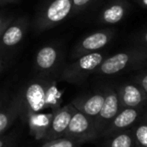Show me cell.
I'll return each instance as SVG.
<instances>
[{
    "instance_id": "10",
    "label": "cell",
    "mask_w": 147,
    "mask_h": 147,
    "mask_svg": "<svg viewBox=\"0 0 147 147\" xmlns=\"http://www.w3.org/2000/svg\"><path fill=\"white\" fill-rule=\"evenodd\" d=\"M60 53L54 46H44L38 50L35 56V70L38 76L50 77L59 67Z\"/></svg>"
},
{
    "instance_id": "16",
    "label": "cell",
    "mask_w": 147,
    "mask_h": 147,
    "mask_svg": "<svg viewBox=\"0 0 147 147\" xmlns=\"http://www.w3.org/2000/svg\"><path fill=\"white\" fill-rule=\"evenodd\" d=\"M53 116L52 112H40L30 116L27 119V124L29 127L30 134L34 136L36 140H43L45 134L50 125Z\"/></svg>"
},
{
    "instance_id": "14",
    "label": "cell",
    "mask_w": 147,
    "mask_h": 147,
    "mask_svg": "<svg viewBox=\"0 0 147 147\" xmlns=\"http://www.w3.org/2000/svg\"><path fill=\"white\" fill-rule=\"evenodd\" d=\"M129 4L127 0H112L108 3L99 15V20L104 24H116L127 14Z\"/></svg>"
},
{
    "instance_id": "18",
    "label": "cell",
    "mask_w": 147,
    "mask_h": 147,
    "mask_svg": "<svg viewBox=\"0 0 147 147\" xmlns=\"http://www.w3.org/2000/svg\"><path fill=\"white\" fill-rule=\"evenodd\" d=\"M131 129L136 147H147V110L142 112Z\"/></svg>"
},
{
    "instance_id": "19",
    "label": "cell",
    "mask_w": 147,
    "mask_h": 147,
    "mask_svg": "<svg viewBox=\"0 0 147 147\" xmlns=\"http://www.w3.org/2000/svg\"><path fill=\"white\" fill-rule=\"evenodd\" d=\"M79 143L73 141V140L69 139L66 137H59L55 138V139H51L48 141H45L41 147H80Z\"/></svg>"
},
{
    "instance_id": "22",
    "label": "cell",
    "mask_w": 147,
    "mask_h": 147,
    "mask_svg": "<svg viewBox=\"0 0 147 147\" xmlns=\"http://www.w3.org/2000/svg\"><path fill=\"white\" fill-rule=\"evenodd\" d=\"M12 20H13V17H11V16L0 14V36L3 33V31L5 30V28L11 23Z\"/></svg>"
},
{
    "instance_id": "26",
    "label": "cell",
    "mask_w": 147,
    "mask_h": 147,
    "mask_svg": "<svg viewBox=\"0 0 147 147\" xmlns=\"http://www.w3.org/2000/svg\"><path fill=\"white\" fill-rule=\"evenodd\" d=\"M4 147H14V140L12 139L11 141H9V142H8V143L6 144V145L4 146Z\"/></svg>"
},
{
    "instance_id": "9",
    "label": "cell",
    "mask_w": 147,
    "mask_h": 147,
    "mask_svg": "<svg viewBox=\"0 0 147 147\" xmlns=\"http://www.w3.org/2000/svg\"><path fill=\"white\" fill-rule=\"evenodd\" d=\"M75 107L72 105L71 102L69 104L54 109L50 125H49V128L43 140L48 141V140L55 139V138L63 137L70 122V119H71L73 113L75 112Z\"/></svg>"
},
{
    "instance_id": "7",
    "label": "cell",
    "mask_w": 147,
    "mask_h": 147,
    "mask_svg": "<svg viewBox=\"0 0 147 147\" xmlns=\"http://www.w3.org/2000/svg\"><path fill=\"white\" fill-rule=\"evenodd\" d=\"M113 35H114V31L112 29L99 30L87 35L75 45L72 50V58L76 59L82 55L96 52L104 48L111 41Z\"/></svg>"
},
{
    "instance_id": "27",
    "label": "cell",
    "mask_w": 147,
    "mask_h": 147,
    "mask_svg": "<svg viewBox=\"0 0 147 147\" xmlns=\"http://www.w3.org/2000/svg\"><path fill=\"white\" fill-rule=\"evenodd\" d=\"M12 1H15V0H0V5L5 4V3H9V2H12Z\"/></svg>"
},
{
    "instance_id": "17",
    "label": "cell",
    "mask_w": 147,
    "mask_h": 147,
    "mask_svg": "<svg viewBox=\"0 0 147 147\" xmlns=\"http://www.w3.org/2000/svg\"><path fill=\"white\" fill-rule=\"evenodd\" d=\"M102 147H136L132 129H126L105 136Z\"/></svg>"
},
{
    "instance_id": "2",
    "label": "cell",
    "mask_w": 147,
    "mask_h": 147,
    "mask_svg": "<svg viewBox=\"0 0 147 147\" xmlns=\"http://www.w3.org/2000/svg\"><path fill=\"white\" fill-rule=\"evenodd\" d=\"M147 63V47L137 46L104 58L94 74L110 76L140 69Z\"/></svg>"
},
{
    "instance_id": "8",
    "label": "cell",
    "mask_w": 147,
    "mask_h": 147,
    "mask_svg": "<svg viewBox=\"0 0 147 147\" xmlns=\"http://www.w3.org/2000/svg\"><path fill=\"white\" fill-rule=\"evenodd\" d=\"M121 108L145 107L147 96L143 89L134 80L124 82L116 89Z\"/></svg>"
},
{
    "instance_id": "29",
    "label": "cell",
    "mask_w": 147,
    "mask_h": 147,
    "mask_svg": "<svg viewBox=\"0 0 147 147\" xmlns=\"http://www.w3.org/2000/svg\"><path fill=\"white\" fill-rule=\"evenodd\" d=\"M80 147H81V146H80Z\"/></svg>"
},
{
    "instance_id": "24",
    "label": "cell",
    "mask_w": 147,
    "mask_h": 147,
    "mask_svg": "<svg viewBox=\"0 0 147 147\" xmlns=\"http://www.w3.org/2000/svg\"><path fill=\"white\" fill-rule=\"evenodd\" d=\"M12 139H13V138H12L11 135L4 133L3 135L0 136V147H4V146L6 145V144L8 143V142L11 141Z\"/></svg>"
},
{
    "instance_id": "20",
    "label": "cell",
    "mask_w": 147,
    "mask_h": 147,
    "mask_svg": "<svg viewBox=\"0 0 147 147\" xmlns=\"http://www.w3.org/2000/svg\"><path fill=\"white\" fill-rule=\"evenodd\" d=\"M97 0H72V11L71 14H76L81 12L95 3Z\"/></svg>"
},
{
    "instance_id": "11",
    "label": "cell",
    "mask_w": 147,
    "mask_h": 147,
    "mask_svg": "<svg viewBox=\"0 0 147 147\" xmlns=\"http://www.w3.org/2000/svg\"><path fill=\"white\" fill-rule=\"evenodd\" d=\"M103 100H104V89L102 88L94 92L80 95L74 98L71 103L76 110L80 111L85 116L90 118L93 122H95V119L99 114V111L103 104Z\"/></svg>"
},
{
    "instance_id": "21",
    "label": "cell",
    "mask_w": 147,
    "mask_h": 147,
    "mask_svg": "<svg viewBox=\"0 0 147 147\" xmlns=\"http://www.w3.org/2000/svg\"><path fill=\"white\" fill-rule=\"evenodd\" d=\"M133 80L140 85L147 96V68L142 69L133 77Z\"/></svg>"
},
{
    "instance_id": "5",
    "label": "cell",
    "mask_w": 147,
    "mask_h": 147,
    "mask_svg": "<svg viewBox=\"0 0 147 147\" xmlns=\"http://www.w3.org/2000/svg\"><path fill=\"white\" fill-rule=\"evenodd\" d=\"M71 11L72 0H52L37 17V30L44 31L54 27L70 15Z\"/></svg>"
},
{
    "instance_id": "4",
    "label": "cell",
    "mask_w": 147,
    "mask_h": 147,
    "mask_svg": "<svg viewBox=\"0 0 147 147\" xmlns=\"http://www.w3.org/2000/svg\"><path fill=\"white\" fill-rule=\"evenodd\" d=\"M63 137L69 138L80 145L99 139L94 122L80 111L75 110Z\"/></svg>"
},
{
    "instance_id": "1",
    "label": "cell",
    "mask_w": 147,
    "mask_h": 147,
    "mask_svg": "<svg viewBox=\"0 0 147 147\" xmlns=\"http://www.w3.org/2000/svg\"><path fill=\"white\" fill-rule=\"evenodd\" d=\"M19 100V117L27 121L30 116L45 109L58 108L60 94L55 81L50 77L38 76L31 79L17 93Z\"/></svg>"
},
{
    "instance_id": "13",
    "label": "cell",
    "mask_w": 147,
    "mask_h": 147,
    "mask_svg": "<svg viewBox=\"0 0 147 147\" xmlns=\"http://www.w3.org/2000/svg\"><path fill=\"white\" fill-rule=\"evenodd\" d=\"M28 22L26 18L12 20L0 36V50L15 47L21 42L26 33Z\"/></svg>"
},
{
    "instance_id": "25",
    "label": "cell",
    "mask_w": 147,
    "mask_h": 147,
    "mask_svg": "<svg viewBox=\"0 0 147 147\" xmlns=\"http://www.w3.org/2000/svg\"><path fill=\"white\" fill-rule=\"evenodd\" d=\"M137 2L144 8H147V0H137Z\"/></svg>"
},
{
    "instance_id": "28",
    "label": "cell",
    "mask_w": 147,
    "mask_h": 147,
    "mask_svg": "<svg viewBox=\"0 0 147 147\" xmlns=\"http://www.w3.org/2000/svg\"><path fill=\"white\" fill-rule=\"evenodd\" d=\"M3 68H4V61L0 58V72L2 71V69H3Z\"/></svg>"
},
{
    "instance_id": "23",
    "label": "cell",
    "mask_w": 147,
    "mask_h": 147,
    "mask_svg": "<svg viewBox=\"0 0 147 147\" xmlns=\"http://www.w3.org/2000/svg\"><path fill=\"white\" fill-rule=\"evenodd\" d=\"M135 43L137 44V46H143L147 47V30L145 32L139 34L135 38Z\"/></svg>"
},
{
    "instance_id": "12",
    "label": "cell",
    "mask_w": 147,
    "mask_h": 147,
    "mask_svg": "<svg viewBox=\"0 0 147 147\" xmlns=\"http://www.w3.org/2000/svg\"><path fill=\"white\" fill-rule=\"evenodd\" d=\"M144 111V107H137V108H121L116 116L111 120L110 123L107 125L103 131L101 138L108 136L110 134L117 133L126 129H130L138 120L140 115Z\"/></svg>"
},
{
    "instance_id": "3",
    "label": "cell",
    "mask_w": 147,
    "mask_h": 147,
    "mask_svg": "<svg viewBox=\"0 0 147 147\" xmlns=\"http://www.w3.org/2000/svg\"><path fill=\"white\" fill-rule=\"evenodd\" d=\"M104 58V54L99 51L82 55L61 70L59 79L68 83L79 85L87 79L89 75L94 73L95 69Z\"/></svg>"
},
{
    "instance_id": "15",
    "label": "cell",
    "mask_w": 147,
    "mask_h": 147,
    "mask_svg": "<svg viewBox=\"0 0 147 147\" xmlns=\"http://www.w3.org/2000/svg\"><path fill=\"white\" fill-rule=\"evenodd\" d=\"M17 118H19V100L17 94L0 103V136L13 124Z\"/></svg>"
},
{
    "instance_id": "6",
    "label": "cell",
    "mask_w": 147,
    "mask_h": 147,
    "mask_svg": "<svg viewBox=\"0 0 147 147\" xmlns=\"http://www.w3.org/2000/svg\"><path fill=\"white\" fill-rule=\"evenodd\" d=\"M103 89H104V100L99 114L97 115L94 122L95 129L99 138H101L105 128L121 109L116 89L110 85L105 86Z\"/></svg>"
}]
</instances>
